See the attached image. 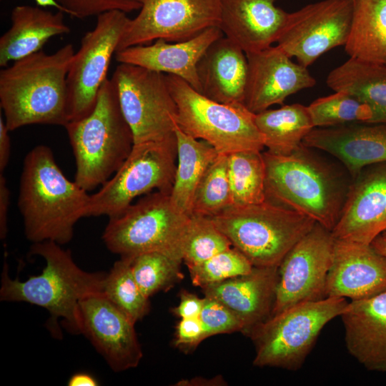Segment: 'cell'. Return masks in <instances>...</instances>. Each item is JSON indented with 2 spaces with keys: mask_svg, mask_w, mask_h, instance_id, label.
<instances>
[{
  "mask_svg": "<svg viewBox=\"0 0 386 386\" xmlns=\"http://www.w3.org/2000/svg\"><path fill=\"white\" fill-rule=\"evenodd\" d=\"M177 137L162 142L134 144L119 169L90 194L85 217L120 215L141 195L152 190L171 192L177 169Z\"/></svg>",
  "mask_w": 386,
  "mask_h": 386,
  "instance_id": "obj_10",
  "label": "cell"
},
{
  "mask_svg": "<svg viewBox=\"0 0 386 386\" xmlns=\"http://www.w3.org/2000/svg\"><path fill=\"white\" fill-rule=\"evenodd\" d=\"M94 28L82 37L66 76L69 121L88 115L107 79L112 55L130 19L127 13L112 11L96 16Z\"/></svg>",
  "mask_w": 386,
  "mask_h": 386,
  "instance_id": "obj_12",
  "label": "cell"
},
{
  "mask_svg": "<svg viewBox=\"0 0 386 386\" xmlns=\"http://www.w3.org/2000/svg\"><path fill=\"white\" fill-rule=\"evenodd\" d=\"M344 297L300 303L272 315L248 335L255 346L253 365L297 371L303 365L324 327L340 316Z\"/></svg>",
  "mask_w": 386,
  "mask_h": 386,
  "instance_id": "obj_9",
  "label": "cell"
},
{
  "mask_svg": "<svg viewBox=\"0 0 386 386\" xmlns=\"http://www.w3.org/2000/svg\"><path fill=\"white\" fill-rule=\"evenodd\" d=\"M371 244L382 254L386 257V239L381 235L377 237Z\"/></svg>",
  "mask_w": 386,
  "mask_h": 386,
  "instance_id": "obj_45",
  "label": "cell"
},
{
  "mask_svg": "<svg viewBox=\"0 0 386 386\" xmlns=\"http://www.w3.org/2000/svg\"><path fill=\"white\" fill-rule=\"evenodd\" d=\"M134 144L162 142L176 137L177 105L165 74L120 64L111 79Z\"/></svg>",
  "mask_w": 386,
  "mask_h": 386,
  "instance_id": "obj_11",
  "label": "cell"
},
{
  "mask_svg": "<svg viewBox=\"0 0 386 386\" xmlns=\"http://www.w3.org/2000/svg\"><path fill=\"white\" fill-rule=\"evenodd\" d=\"M352 19V0L309 4L288 13L277 46L308 68L325 52L345 45Z\"/></svg>",
  "mask_w": 386,
  "mask_h": 386,
  "instance_id": "obj_15",
  "label": "cell"
},
{
  "mask_svg": "<svg viewBox=\"0 0 386 386\" xmlns=\"http://www.w3.org/2000/svg\"><path fill=\"white\" fill-rule=\"evenodd\" d=\"M64 14L39 6L14 7L11 27L0 38V66L6 67L10 62L40 51L51 38L69 33Z\"/></svg>",
  "mask_w": 386,
  "mask_h": 386,
  "instance_id": "obj_26",
  "label": "cell"
},
{
  "mask_svg": "<svg viewBox=\"0 0 386 386\" xmlns=\"http://www.w3.org/2000/svg\"><path fill=\"white\" fill-rule=\"evenodd\" d=\"M345 49L350 58L386 64V0H352Z\"/></svg>",
  "mask_w": 386,
  "mask_h": 386,
  "instance_id": "obj_28",
  "label": "cell"
},
{
  "mask_svg": "<svg viewBox=\"0 0 386 386\" xmlns=\"http://www.w3.org/2000/svg\"><path fill=\"white\" fill-rule=\"evenodd\" d=\"M179 305L172 309V312L181 319L197 318L203 307L204 298L183 290L179 294Z\"/></svg>",
  "mask_w": 386,
  "mask_h": 386,
  "instance_id": "obj_41",
  "label": "cell"
},
{
  "mask_svg": "<svg viewBox=\"0 0 386 386\" xmlns=\"http://www.w3.org/2000/svg\"><path fill=\"white\" fill-rule=\"evenodd\" d=\"M66 14L78 19H85L112 11L125 13L139 10L137 0H56Z\"/></svg>",
  "mask_w": 386,
  "mask_h": 386,
  "instance_id": "obj_39",
  "label": "cell"
},
{
  "mask_svg": "<svg viewBox=\"0 0 386 386\" xmlns=\"http://www.w3.org/2000/svg\"><path fill=\"white\" fill-rule=\"evenodd\" d=\"M246 55L248 74L244 106L254 114L282 104L289 96L316 84L308 69L292 61L277 45Z\"/></svg>",
  "mask_w": 386,
  "mask_h": 386,
  "instance_id": "obj_18",
  "label": "cell"
},
{
  "mask_svg": "<svg viewBox=\"0 0 386 386\" xmlns=\"http://www.w3.org/2000/svg\"><path fill=\"white\" fill-rule=\"evenodd\" d=\"M202 310L199 317L204 338L218 334L242 332L244 325L228 307L216 299L204 297Z\"/></svg>",
  "mask_w": 386,
  "mask_h": 386,
  "instance_id": "obj_38",
  "label": "cell"
},
{
  "mask_svg": "<svg viewBox=\"0 0 386 386\" xmlns=\"http://www.w3.org/2000/svg\"><path fill=\"white\" fill-rule=\"evenodd\" d=\"M255 122L267 152L277 155L295 152L315 128L307 107L300 104L255 114Z\"/></svg>",
  "mask_w": 386,
  "mask_h": 386,
  "instance_id": "obj_30",
  "label": "cell"
},
{
  "mask_svg": "<svg viewBox=\"0 0 386 386\" xmlns=\"http://www.w3.org/2000/svg\"><path fill=\"white\" fill-rule=\"evenodd\" d=\"M169 194H147L109 219L102 234L107 248L120 257L157 252L183 262L190 216L172 204Z\"/></svg>",
  "mask_w": 386,
  "mask_h": 386,
  "instance_id": "obj_7",
  "label": "cell"
},
{
  "mask_svg": "<svg viewBox=\"0 0 386 386\" xmlns=\"http://www.w3.org/2000/svg\"><path fill=\"white\" fill-rule=\"evenodd\" d=\"M10 194L6 178L3 173H0V237L1 239L6 238L8 231Z\"/></svg>",
  "mask_w": 386,
  "mask_h": 386,
  "instance_id": "obj_42",
  "label": "cell"
},
{
  "mask_svg": "<svg viewBox=\"0 0 386 386\" xmlns=\"http://www.w3.org/2000/svg\"><path fill=\"white\" fill-rule=\"evenodd\" d=\"M104 295L134 322L149 312L150 303L141 290L132 271L131 257H120L107 273Z\"/></svg>",
  "mask_w": 386,
  "mask_h": 386,
  "instance_id": "obj_32",
  "label": "cell"
},
{
  "mask_svg": "<svg viewBox=\"0 0 386 386\" xmlns=\"http://www.w3.org/2000/svg\"><path fill=\"white\" fill-rule=\"evenodd\" d=\"M232 205L227 154H218L204 172L196 189L192 214L210 217Z\"/></svg>",
  "mask_w": 386,
  "mask_h": 386,
  "instance_id": "obj_34",
  "label": "cell"
},
{
  "mask_svg": "<svg viewBox=\"0 0 386 386\" xmlns=\"http://www.w3.org/2000/svg\"><path fill=\"white\" fill-rule=\"evenodd\" d=\"M277 0H222L219 28L246 54L277 42L288 12Z\"/></svg>",
  "mask_w": 386,
  "mask_h": 386,
  "instance_id": "obj_23",
  "label": "cell"
},
{
  "mask_svg": "<svg viewBox=\"0 0 386 386\" xmlns=\"http://www.w3.org/2000/svg\"><path fill=\"white\" fill-rule=\"evenodd\" d=\"M315 127L371 123L372 112L354 94L343 91L318 98L308 107Z\"/></svg>",
  "mask_w": 386,
  "mask_h": 386,
  "instance_id": "obj_33",
  "label": "cell"
},
{
  "mask_svg": "<svg viewBox=\"0 0 386 386\" xmlns=\"http://www.w3.org/2000/svg\"><path fill=\"white\" fill-rule=\"evenodd\" d=\"M223 36L221 29L214 26L184 41L169 42L157 39L149 44L130 46L117 51L115 59L119 64L175 75L201 93L197 64L208 47Z\"/></svg>",
  "mask_w": 386,
  "mask_h": 386,
  "instance_id": "obj_21",
  "label": "cell"
},
{
  "mask_svg": "<svg viewBox=\"0 0 386 386\" xmlns=\"http://www.w3.org/2000/svg\"><path fill=\"white\" fill-rule=\"evenodd\" d=\"M340 317L350 354L368 370L386 372V291L351 300Z\"/></svg>",
  "mask_w": 386,
  "mask_h": 386,
  "instance_id": "obj_24",
  "label": "cell"
},
{
  "mask_svg": "<svg viewBox=\"0 0 386 386\" xmlns=\"http://www.w3.org/2000/svg\"><path fill=\"white\" fill-rule=\"evenodd\" d=\"M137 1L141 5L139 13L130 19L117 51L157 39L184 41L209 28L219 27L222 0Z\"/></svg>",
  "mask_w": 386,
  "mask_h": 386,
  "instance_id": "obj_13",
  "label": "cell"
},
{
  "mask_svg": "<svg viewBox=\"0 0 386 386\" xmlns=\"http://www.w3.org/2000/svg\"><path fill=\"white\" fill-rule=\"evenodd\" d=\"M69 386H96L99 385L97 380L92 375L79 372L72 375L68 381Z\"/></svg>",
  "mask_w": 386,
  "mask_h": 386,
  "instance_id": "obj_44",
  "label": "cell"
},
{
  "mask_svg": "<svg viewBox=\"0 0 386 386\" xmlns=\"http://www.w3.org/2000/svg\"><path fill=\"white\" fill-rule=\"evenodd\" d=\"M81 334L91 343L115 372L134 368L143 352L135 322L109 301L103 292L80 302Z\"/></svg>",
  "mask_w": 386,
  "mask_h": 386,
  "instance_id": "obj_16",
  "label": "cell"
},
{
  "mask_svg": "<svg viewBox=\"0 0 386 386\" xmlns=\"http://www.w3.org/2000/svg\"><path fill=\"white\" fill-rule=\"evenodd\" d=\"M228 177L232 205L258 204L267 199L266 167L260 151H239L227 154Z\"/></svg>",
  "mask_w": 386,
  "mask_h": 386,
  "instance_id": "obj_31",
  "label": "cell"
},
{
  "mask_svg": "<svg viewBox=\"0 0 386 386\" xmlns=\"http://www.w3.org/2000/svg\"><path fill=\"white\" fill-rule=\"evenodd\" d=\"M177 105V125L189 136L209 143L219 154L260 151L264 137L255 114L244 104H228L210 99L172 74H165Z\"/></svg>",
  "mask_w": 386,
  "mask_h": 386,
  "instance_id": "obj_8",
  "label": "cell"
},
{
  "mask_svg": "<svg viewBox=\"0 0 386 386\" xmlns=\"http://www.w3.org/2000/svg\"><path fill=\"white\" fill-rule=\"evenodd\" d=\"M381 236L386 239V231H385L382 234Z\"/></svg>",
  "mask_w": 386,
  "mask_h": 386,
  "instance_id": "obj_47",
  "label": "cell"
},
{
  "mask_svg": "<svg viewBox=\"0 0 386 386\" xmlns=\"http://www.w3.org/2000/svg\"><path fill=\"white\" fill-rule=\"evenodd\" d=\"M182 262L164 254L151 252L131 257V268L141 290L149 298L169 289L181 279Z\"/></svg>",
  "mask_w": 386,
  "mask_h": 386,
  "instance_id": "obj_35",
  "label": "cell"
},
{
  "mask_svg": "<svg viewBox=\"0 0 386 386\" xmlns=\"http://www.w3.org/2000/svg\"><path fill=\"white\" fill-rule=\"evenodd\" d=\"M335 242L332 231L316 222L287 253L278 267L272 315L300 303L326 298Z\"/></svg>",
  "mask_w": 386,
  "mask_h": 386,
  "instance_id": "obj_14",
  "label": "cell"
},
{
  "mask_svg": "<svg viewBox=\"0 0 386 386\" xmlns=\"http://www.w3.org/2000/svg\"><path fill=\"white\" fill-rule=\"evenodd\" d=\"M326 83L333 91L349 92L369 106L371 123L386 124V64L350 57L329 73Z\"/></svg>",
  "mask_w": 386,
  "mask_h": 386,
  "instance_id": "obj_27",
  "label": "cell"
},
{
  "mask_svg": "<svg viewBox=\"0 0 386 386\" xmlns=\"http://www.w3.org/2000/svg\"><path fill=\"white\" fill-rule=\"evenodd\" d=\"M76 162L74 181L84 189L104 184L119 169L133 146L112 80L102 84L92 111L65 126Z\"/></svg>",
  "mask_w": 386,
  "mask_h": 386,
  "instance_id": "obj_5",
  "label": "cell"
},
{
  "mask_svg": "<svg viewBox=\"0 0 386 386\" xmlns=\"http://www.w3.org/2000/svg\"><path fill=\"white\" fill-rule=\"evenodd\" d=\"M253 267L241 252L232 247L188 269L192 284L203 288L246 274Z\"/></svg>",
  "mask_w": 386,
  "mask_h": 386,
  "instance_id": "obj_37",
  "label": "cell"
},
{
  "mask_svg": "<svg viewBox=\"0 0 386 386\" xmlns=\"http://www.w3.org/2000/svg\"><path fill=\"white\" fill-rule=\"evenodd\" d=\"M197 70L202 94L217 102L244 105L247 55L227 37L219 38L208 47Z\"/></svg>",
  "mask_w": 386,
  "mask_h": 386,
  "instance_id": "obj_25",
  "label": "cell"
},
{
  "mask_svg": "<svg viewBox=\"0 0 386 386\" xmlns=\"http://www.w3.org/2000/svg\"><path fill=\"white\" fill-rule=\"evenodd\" d=\"M89 196L64 174L49 147L32 148L24 159L18 197L27 239L69 242L76 223L85 217Z\"/></svg>",
  "mask_w": 386,
  "mask_h": 386,
  "instance_id": "obj_2",
  "label": "cell"
},
{
  "mask_svg": "<svg viewBox=\"0 0 386 386\" xmlns=\"http://www.w3.org/2000/svg\"><path fill=\"white\" fill-rule=\"evenodd\" d=\"M4 118L0 115V173L8 165L11 154V139Z\"/></svg>",
  "mask_w": 386,
  "mask_h": 386,
  "instance_id": "obj_43",
  "label": "cell"
},
{
  "mask_svg": "<svg viewBox=\"0 0 386 386\" xmlns=\"http://www.w3.org/2000/svg\"><path fill=\"white\" fill-rule=\"evenodd\" d=\"M302 144L338 159L353 179L365 167L386 162V124L315 127Z\"/></svg>",
  "mask_w": 386,
  "mask_h": 386,
  "instance_id": "obj_20",
  "label": "cell"
},
{
  "mask_svg": "<svg viewBox=\"0 0 386 386\" xmlns=\"http://www.w3.org/2000/svg\"><path fill=\"white\" fill-rule=\"evenodd\" d=\"M37 6L41 7H54L66 14L65 10L56 0H34Z\"/></svg>",
  "mask_w": 386,
  "mask_h": 386,
  "instance_id": "obj_46",
  "label": "cell"
},
{
  "mask_svg": "<svg viewBox=\"0 0 386 386\" xmlns=\"http://www.w3.org/2000/svg\"><path fill=\"white\" fill-rule=\"evenodd\" d=\"M229 239L208 217L192 214L185 242L183 262L190 267L232 247Z\"/></svg>",
  "mask_w": 386,
  "mask_h": 386,
  "instance_id": "obj_36",
  "label": "cell"
},
{
  "mask_svg": "<svg viewBox=\"0 0 386 386\" xmlns=\"http://www.w3.org/2000/svg\"><path fill=\"white\" fill-rule=\"evenodd\" d=\"M204 338V330L199 317L181 319L176 327L174 345L187 352L196 348Z\"/></svg>",
  "mask_w": 386,
  "mask_h": 386,
  "instance_id": "obj_40",
  "label": "cell"
},
{
  "mask_svg": "<svg viewBox=\"0 0 386 386\" xmlns=\"http://www.w3.org/2000/svg\"><path fill=\"white\" fill-rule=\"evenodd\" d=\"M209 218L254 267H279L316 224L308 216L267 199L232 205Z\"/></svg>",
  "mask_w": 386,
  "mask_h": 386,
  "instance_id": "obj_6",
  "label": "cell"
},
{
  "mask_svg": "<svg viewBox=\"0 0 386 386\" xmlns=\"http://www.w3.org/2000/svg\"><path fill=\"white\" fill-rule=\"evenodd\" d=\"M29 254L45 260L42 272L25 281L12 279L4 260L0 300L24 302L46 310L50 315L46 327L55 338L62 337L59 319L69 332L81 334L80 302L89 295L103 292L107 273L83 270L75 263L69 250L53 241L33 243Z\"/></svg>",
  "mask_w": 386,
  "mask_h": 386,
  "instance_id": "obj_1",
  "label": "cell"
},
{
  "mask_svg": "<svg viewBox=\"0 0 386 386\" xmlns=\"http://www.w3.org/2000/svg\"><path fill=\"white\" fill-rule=\"evenodd\" d=\"M267 199L308 216L332 231L351 183L302 144L288 155L262 152Z\"/></svg>",
  "mask_w": 386,
  "mask_h": 386,
  "instance_id": "obj_4",
  "label": "cell"
},
{
  "mask_svg": "<svg viewBox=\"0 0 386 386\" xmlns=\"http://www.w3.org/2000/svg\"><path fill=\"white\" fill-rule=\"evenodd\" d=\"M175 134L177 161L170 199L179 212L191 216L196 189L219 153L207 142L184 132L177 124Z\"/></svg>",
  "mask_w": 386,
  "mask_h": 386,
  "instance_id": "obj_29",
  "label": "cell"
},
{
  "mask_svg": "<svg viewBox=\"0 0 386 386\" xmlns=\"http://www.w3.org/2000/svg\"><path fill=\"white\" fill-rule=\"evenodd\" d=\"M385 291L386 257L371 244L335 239L326 297L356 300Z\"/></svg>",
  "mask_w": 386,
  "mask_h": 386,
  "instance_id": "obj_19",
  "label": "cell"
},
{
  "mask_svg": "<svg viewBox=\"0 0 386 386\" xmlns=\"http://www.w3.org/2000/svg\"><path fill=\"white\" fill-rule=\"evenodd\" d=\"M386 231V162L363 168L351 182L335 239L371 244Z\"/></svg>",
  "mask_w": 386,
  "mask_h": 386,
  "instance_id": "obj_17",
  "label": "cell"
},
{
  "mask_svg": "<svg viewBox=\"0 0 386 386\" xmlns=\"http://www.w3.org/2000/svg\"><path fill=\"white\" fill-rule=\"evenodd\" d=\"M278 267H253L246 274L202 288L204 297L217 300L242 322V333L248 336L269 319L274 307Z\"/></svg>",
  "mask_w": 386,
  "mask_h": 386,
  "instance_id": "obj_22",
  "label": "cell"
},
{
  "mask_svg": "<svg viewBox=\"0 0 386 386\" xmlns=\"http://www.w3.org/2000/svg\"><path fill=\"white\" fill-rule=\"evenodd\" d=\"M74 46L43 50L0 71V106L9 131L30 124L64 126L69 122L66 76Z\"/></svg>",
  "mask_w": 386,
  "mask_h": 386,
  "instance_id": "obj_3",
  "label": "cell"
}]
</instances>
